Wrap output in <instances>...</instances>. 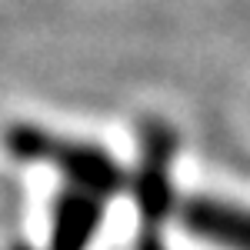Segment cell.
Wrapping results in <instances>:
<instances>
[{
  "mask_svg": "<svg viewBox=\"0 0 250 250\" xmlns=\"http://www.w3.org/2000/svg\"><path fill=\"white\" fill-rule=\"evenodd\" d=\"M180 224L213 250H250V207L220 197H193L180 210Z\"/></svg>",
  "mask_w": 250,
  "mask_h": 250,
  "instance_id": "obj_1",
  "label": "cell"
}]
</instances>
